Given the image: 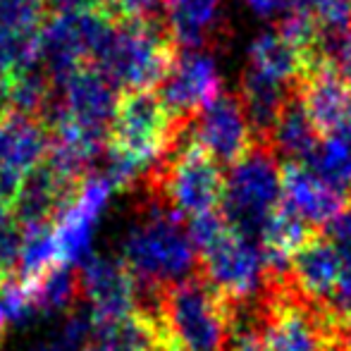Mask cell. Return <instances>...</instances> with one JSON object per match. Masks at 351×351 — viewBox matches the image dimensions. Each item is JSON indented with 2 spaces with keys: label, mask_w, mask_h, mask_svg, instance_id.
Segmentation results:
<instances>
[{
  "label": "cell",
  "mask_w": 351,
  "mask_h": 351,
  "mask_svg": "<svg viewBox=\"0 0 351 351\" xmlns=\"http://www.w3.org/2000/svg\"><path fill=\"white\" fill-rule=\"evenodd\" d=\"M122 263L143 285L170 287L199 273V251L180 217L160 196L148 191L122 241Z\"/></svg>",
  "instance_id": "6da1fadb"
},
{
  "label": "cell",
  "mask_w": 351,
  "mask_h": 351,
  "mask_svg": "<svg viewBox=\"0 0 351 351\" xmlns=\"http://www.w3.org/2000/svg\"><path fill=\"white\" fill-rule=\"evenodd\" d=\"M158 335L172 351H230V304L196 273L165 289Z\"/></svg>",
  "instance_id": "7a4b0ae2"
},
{
  "label": "cell",
  "mask_w": 351,
  "mask_h": 351,
  "mask_svg": "<svg viewBox=\"0 0 351 351\" xmlns=\"http://www.w3.org/2000/svg\"><path fill=\"white\" fill-rule=\"evenodd\" d=\"M148 191L160 196L184 220L213 213L222 204L225 175L220 162L196 143L191 120L180 127L172 151L151 172Z\"/></svg>",
  "instance_id": "3957f363"
},
{
  "label": "cell",
  "mask_w": 351,
  "mask_h": 351,
  "mask_svg": "<svg viewBox=\"0 0 351 351\" xmlns=\"http://www.w3.org/2000/svg\"><path fill=\"white\" fill-rule=\"evenodd\" d=\"M165 17L125 19L115 24L110 43L93 65L98 67L120 91L130 88H156L170 72L177 58Z\"/></svg>",
  "instance_id": "277c9868"
},
{
  "label": "cell",
  "mask_w": 351,
  "mask_h": 351,
  "mask_svg": "<svg viewBox=\"0 0 351 351\" xmlns=\"http://www.w3.org/2000/svg\"><path fill=\"white\" fill-rule=\"evenodd\" d=\"M282 204V165L268 143L258 141L230 165L222 191V217L239 234L258 241L268 217Z\"/></svg>",
  "instance_id": "5b68a950"
},
{
  "label": "cell",
  "mask_w": 351,
  "mask_h": 351,
  "mask_svg": "<svg viewBox=\"0 0 351 351\" xmlns=\"http://www.w3.org/2000/svg\"><path fill=\"white\" fill-rule=\"evenodd\" d=\"M186 120H177L156 88H130L120 93L110 122V143L156 170L172 151Z\"/></svg>",
  "instance_id": "8992f818"
},
{
  "label": "cell",
  "mask_w": 351,
  "mask_h": 351,
  "mask_svg": "<svg viewBox=\"0 0 351 351\" xmlns=\"http://www.w3.org/2000/svg\"><path fill=\"white\" fill-rule=\"evenodd\" d=\"M199 273L227 301H258L270 285L263 249L256 239L227 227L213 244L199 251Z\"/></svg>",
  "instance_id": "52a82bcc"
},
{
  "label": "cell",
  "mask_w": 351,
  "mask_h": 351,
  "mask_svg": "<svg viewBox=\"0 0 351 351\" xmlns=\"http://www.w3.org/2000/svg\"><path fill=\"white\" fill-rule=\"evenodd\" d=\"M194 139L220 165H234L258 143L239 93L220 91L191 117Z\"/></svg>",
  "instance_id": "ba28073f"
},
{
  "label": "cell",
  "mask_w": 351,
  "mask_h": 351,
  "mask_svg": "<svg viewBox=\"0 0 351 351\" xmlns=\"http://www.w3.org/2000/svg\"><path fill=\"white\" fill-rule=\"evenodd\" d=\"M220 91V67H217L213 53L204 51V48L177 53L170 72L158 86L162 103L177 120H191Z\"/></svg>",
  "instance_id": "9c48e42d"
},
{
  "label": "cell",
  "mask_w": 351,
  "mask_h": 351,
  "mask_svg": "<svg viewBox=\"0 0 351 351\" xmlns=\"http://www.w3.org/2000/svg\"><path fill=\"white\" fill-rule=\"evenodd\" d=\"M296 96L320 134L351 141V86L337 77L328 60L304 72Z\"/></svg>",
  "instance_id": "30bf717a"
},
{
  "label": "cell",
  "mask_w": 351,
  "mask_h": 351,
  "mask_svg": "<svg viewBox=\"0 0 351 351\" xmlns=\"http://www.w3.org/2000/svg\"><path fill=\"white\" fill-rule=\"evenodd\" d=\"M79 184L82 182L67 177L43 158L36 167H32L22 177L17 196L10 204V215L22 227L56 222L60 210L74 199Z\"/></svg>",
  "instance_id": "8fae6325"
},
{
  "label": "cell",
  "mask_w": 351,
  "mask_h": 351,
  "mask_svg": "<svg viewBox=\"0 0 351 351\" xmlns=\"http://www.w3.org/2000/svg\"><path fill=\"white\" fill-rule=\"evenodd\" d=\"M67 117L98 132H110L120 88L96 65H82L56 84Z\"/></svg>",
  "instance_id": "7c38bea8"
},
{
  "label": "cell",
  "mask_w": 351,
  "mask_h": 351,
  "mask_svg": "<svg viewBox=\"0 0 351 351\" xmlns=\"http://www.w3.org/2000/svg\"><path fill=\"white\" fill-rule=\"evenodd\" d=\"M82 301L98 318H122L134 313V278L122 258L86 256L79 263Z\"/></svg>",
  "instance_id": "4fadbf2b"
},
{
  "label": "cell",
  "mask_w": 351,
  "mask_h": 351,
  "mask_svg": "<svg viewBox=\"0 0 351 351\" xmlns=\"http://www.w3.org/2000/svg\"><path fill=\"white\" fill-rule=\"evenodd\" d=\"M282 201L311 227H330L347 208L349 196L330 186L306 162H282Z\"/></svg>",
  "instance_id": "5bb4252c"
},
{
  "label": "cell",
  "mask_w": 351,
  "mask_h": 351,
  "mask_svg": "<svg viewBox=\"0 0 351 351\" xmlns=\"http://www.w3.org/2000/svg\"><path fill=\"white\" fill-rule=\"evenodd\" d=\"M342 275V256L330 237L313 234L291 258L289 282L306 301L325 306L337 289Z\"/></svg>",
  "instance_id": "9a60e30c"
},
{
  "label": "cell",
  "mask_w": 351,
  "mask_h": 351,
  "mask_svg": "<svg viewBox=\"0 0 351 351\" xmlns=\"http://www.w3.org/2000/svg\"><path fill=\"white\" fill-rule=\"evenodd\" d=\"M162 17L177 48H204L222 24V0H165Z\"/></svg>",
  "instance_id": "2e32d148"
},
{
  "label": "cell",
  "mask_w": 351,
  "mask_h": 351,
  "mask_svg": "<svg viewBox=\"0 0 351 351\" xmlns=\"http://www.w3.org/2000/svg\"><path fill=\"white\" fill-rule=\"evenodd\" d=\"M246 70L278 82L287 88H296L299 79L308 70V60L291 46L280 29L261 32L249 46Z\"/></svg>",
  "instance_id": "e0dca14e"
},
{
  "label": "cell",
  "mask_w": 351,
  "mask_h": 351,
  "mask_svg": "<svg viewBox=\"0 0 351 351\" xmlns=\"http://www.w3.org/2000/svg\"><path fill=\"white\" fill-rule=\"evenodd\" d=\"M32 308L41 313L70 311L82 301V273L79 265L70 261H56L46 270L24 282Z\"/></svg>",
  "instance_id": "ac0fdd59"
},
{
  "label": "cell",
  "mask_w": 351,
  "mask_h": 351,
  "mask_svg": "<svg viewBox=\"0 0 351 351\" xmlns=\"http://www.w3.org/2000/svg\"><path fill=\"white\" fill-rule=\"evenodd\" d=\"M265 143L273 148L275 156L285 158V162H308V158L315 153L320 143V132L311 122L296 93L282 108Z\"/></svg>",
  "instance_id": "d6986e66"
},
{
  "label": "cell",
  "mask_w": 351,
  "mask_h": 351,
  "mask_svg": "<svg viewBox=\"0 0 351 351\" xmlns=\"http://www.w3.org/2000/svg\"><path fill=\"white\" fill-rule=\"evenodd\" d=\"M88 344L103 351H153L162 342L148 320L130 313L122 318H98Z\"/></svg>",
  "instance_id": "ffe728a7"
},
{
  "label": "cell",
  "mask_w": 351,
  "mask_h": 351,
  "mask_svg": "<svg viewBox=\"0 0 351 351\" xmlns=\"http://www.w3.org/2000/svg\"><path fill=\"white\" fill-rule=\"evenodd\" d=\"M306 165L318 177H323L330 186L347 196L351 194V141L339 136H325Z\"/></svg>",
  "instance_id": "44dd1931"
},
{
  "label": "cell",
  "mask_w": 351,
  "mask_h": 351,
  "mask_svg": "<svg viewBox=\"0 0 351 351\" xmlns=\"http://www.w3.org/2000/svg\"><path fill=\"white\" fill-rule=\"evenodd\" d=\"M60 258V246H58V234L53 222L43 225L24 227V249H22V263H19V280L29 282L36 278L41 270H46L51 263Z\"/></svg>",
  "instance_id": "7402d4cb"
},
{
  "label": "cell",
  "mask_w": 351,
  "mask_h": 351,
  "mask_svg": "<svg viewBox=\"0 0 351 351\" xmlns=\"http://www.w3.org/2000/svg\"><path fill=\"white\" fill-rule=\"evenodd\" d=\"M282 10L313 19L325 34L339 32L351 22V0H282Z\"/></svg>",
  "instance_id": "603a6c76"
},
{
  "label": "cell",
  "mask_w": 351,
  "mask_h": 351,
  "mask_svg": "<svg viewBox=\"0 0 351 351\" xmlns=\"http://www.w3.org/2000/svg\"><path fill=\"white\" fill-rule=\"evenodd\" d=\"M24 249V227L12 215L0 222V268L8 278H17Z\"/></svg>",
  "instance_id": "cb8c5ba5"
},
{
  "label": "cell",
  "mask_w": 351,
  "mask_h": 351,
  "mask_svg": "<svg viewBox=\"0 0 351 351\" xmlns=\"http://www.w3.org/2000/svg\"><path fill=\"white\" fill-rule=\"evenodd\" d=\"M325 58L337 77L351 86V22L335 34H328L325 41Z\"/></svg>",
  "instance_id": "d4e9b609"
},
{
  "label": "cell",
  "mask_w": 351,
  "mask_h": 351,
  "mask_svg": "<svg viewBox=\"0 0 351 351\" xmlns=\"http://www.w3.org/2000/svg\"><path fill=\"white\" fill-rule=\"evenodd\" d=\"M165 5V0H103L101 8H106L115 19H146L156 17L158 10Z\"/></svg>",
  "instance_id": "484cf974"
},
{
  "label": "cell",
  "mask_w": 351,
  "mask_h": 351,
  "mask_svg": "<svg viewBox=\"0 0 351 351\" xmlns=\"http://www.w3.org/2000/svg\"><path fill=\"white\" fill-rule=\"evenodd\" d=\"M244 3L261 17H275L282 10V0H244Z\"/></svg>",
  "instance_id": "4316f807"
},
{
  "label": "cell",
  "mask_w": 351,
  "mask_h": 351,
  "mask_svg": "<svg viewBox=\"0 0 351 351\" xmlns=\"http://www.w3.org/2000/svg\"><path fill=\"white\" fill-rule=\"evenodd\" d=\"M51 12L58 10H84V8H98L103 5V0H48Z\"/></svg>",
  "instance_id": "83f0119b"
},
{
  "label": "cell",
  "mask_w": 351,
  "mask_h": 351,
  "mask_svg": "<svg viewBox=\"0 0 351 351\" xmlns=\"http://www.w3.org/2000/svg\"><path fill=\"white\" fill-rule=\"evenodd\" d=\"M230 351H268V349L261 344V339L256 335H241V337L232 339Z\"/></svg>",
  "instance_id": "f1b7e54d"
},
{
  "label": "cell",
  "mask_w": 351,
  "mask_h": 351,
  "mask_svg": "<svg viewBox=\"0 0 351 351\" xmlns=\"http://www.w3.org/2000/svg\"><path fill=\"white\" fill-rule=\"evenodd\" d=\"M32 351H72V349L65 347L62 342H46V344H38V347Z\"/></svg>",
  "instance_id": "f546056e"
},
{
  "label": "cell",
  "mask_w": 351,
  "mask_h": 351,
  "mask_svg": "<svg viewBox=\"0 0 351 351\" xmlns=\"http://www.w3.org/2000/svg\"><path fill=\"white\" fill-rule=\"evenodd\" d=\"M8 217H10V206H5L3 201H0V222L8 220Z\"/></svg>",
  "instance_id": "4dcf8cb0"
},
{
  "label": "cell",
  "mask_w": 351,
  "mask_h": 351,
  "mask_svg": "<svg viewBox=\"0 0 351 351\" xmlns=\"http://www.w3.org/2000/svg\"><path fill=\"white\" fill-rule=\"evenodd\" d=\"M10 278H8V275H5V270L3 268H0V289H3V285H5V282H8Z\"/></svg>",
  "instance_id": "1f68e13d"
},
{
  "label": "cell",
  "mask_w": 351,
  "mask_h": 351,
  "mask_svg": "<svg viewBox=\"0 0 351 351\" xmlns=\"http://www.w3.org/2000/svg\"><path fill=\"white\" fill-rule=\"evenodd\" d=\"M82 351H103V349H98V347H93V344H86Z\"/></svg>",
  "instance_id": "d6a6232c"
},
{
  "label": "cell",
  "mask_w": 351,
  "mask_h": 351,
  "mask_svg": "<svg viewBox=\"0 0 351 351\" xmlns=\"http://www.w3.org/2000/svg\"><path fill=\"white\" fill-rule=\"evenodd\" d=\"M153 351H172L170 347H165V344H160V347H158V349H153Z\"/></svg>",
  "instance_id": "836d02e7"
}]
</instances>
